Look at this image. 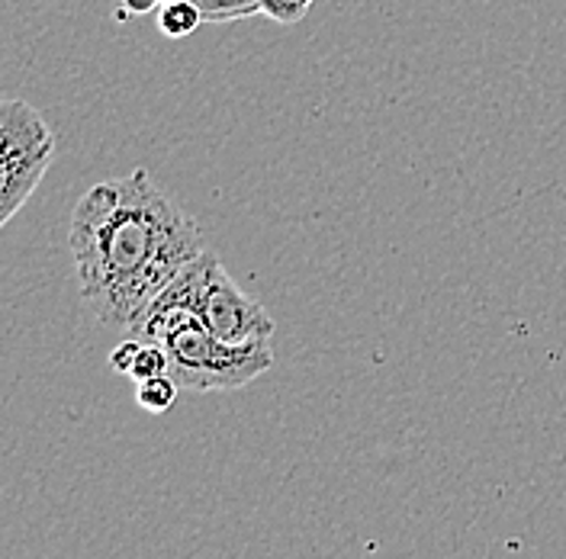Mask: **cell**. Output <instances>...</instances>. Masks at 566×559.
<instances>
[{"label": "cell", "mask_w": 566, "mask_h": 559, "mask_svg": "<svg viewBox=\"0 0 566 559\" xmlns=\"http://www.w3.org/2000/svg\"><path fill=\"white\" fill-rule=\"evenodd\" d=\"M74 280L91 315L129 331L151 299L207 247L200 225L148 177L94 183L71 212Z\"/></svg>", "instance_id": "1"}, {"label": "cell", "mask_w": 566, "mask_h": 559, "mask_svg": "<svg viewBox=\"0 0 566 559\" xmlns=\"http://www.w3.org/2000/svg\"><path fill=\"white\" fill-rule=\"evenodd\" d=\"M161 348L168 354V373L180 389L190 392H222L242 389L264 377L274 363L271 341L264 345H226L203 321L175 328Z\"/></svg>", "instance_id": "2"}, {"label": "cell", "mask_w": 566, "mask_h": 559, "mask_svg": "<svg viewBox=\"0 0 566 559\" xmlns=\"http://www.w3.org/2000/svg\"><path fill=\"white\" fill-rule=\"evenodd\" d=\"M55 158V136L42 113L27 101L0 104V222L27 207Z\"/></svg>", "instance_id": "3"}, {"label": "cell", "mask_w": 566, "mask_h": 559, "mask_svg": "<svg viewBox=\"0 0 566 559\" xmlns=\"http://www.w3.org/2000/svg\"><path fill=\"white\" fill-rule=\"evenodd\" d=\"M200 321L226 345H264L274 338L271 313L242 293V286L226 274L212 251L200 286Z\"/></svg>", "instance_id": "4"}, {"label": "cell", "mask_w": 566, "mask_h": 559, "mask_svg": "<svg viewBox=\"0 0 566 559\" xmlns=\"http://www.w3.org/2000/svg\"><path fill=\"white\" fill-rule=\"evenodd\" d=\"M109 367L129 380H151L158 373H168V354L161 345H145L136 338H126L119 348L109 354Z\"/></svg>", "instance_id": "5"}, {"label": "cell", "mask_w": 566, "mask_h": 559, "mask_svg": "<svg viewBox=\"0 0 566 559\" xmlns=\"http://www.w3.org/2000/svg\"><path fill=\"white\" fill-rule=\"evenodd\" d=\"M203 10L193 0H161L158 3V27L168 39H184L203 23Z\"/></svg>", "instance_id": "6"}, {"label": "cell", "mask_w": 566, "mask_h": 559, "mask_svg": "<svg viewBox=\"0 0 566 559\" xmlns=\"http://www.w3.org/2000/svg\"><path fill=\"white\" fill-rule=\"evenodd\" d=\"M177 392H180V386L171 373H158V377H151V380H142L136 386V402H139L145 412H155V415H161V412H168L171 405L177 402Z\"/></svg>", "instance_id": "7"}, {"label": "cell", "mask_w": 566, "mask_h": 559, "mask_svg": "<svg viewBox=\"0 0 566 559\" xmlns=\"http://www.w3.org/2000/svg\"><path fill=\"white\" fill-rule=\"evenodd\" d=\"M313 3L316 0H258V13L281 27H293L313 10Z\"/></svg>", "instance_id": "8"}, {"label": "cell", "mask_w": 566, "mask_h": 559, "mask_svg": "<svg viewBox=\"0 0 566 559\" xmlns=\"http://www.w3.org/2000/svg\"><path fill=\"white\" fill-rule=\"evenodd\" d=\"M207 23H226V20H242L258 13V0H193Z\"/></svg>", "instance_id": "9"}]
</instances>
